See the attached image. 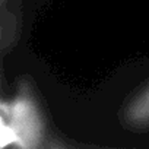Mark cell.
Wrapping results in <instances>:
<instances>
[{
    "instance_id": "obj_1",
    "label": "cell",
    "mask_w": 149,
    "mask_h": 149,
    "mask_svg": "<svg viewBox=\"0 0 149 149\" xmlns=\"http://www.w3.org/2000/svg\"><path fill=\"white\" fill-rule=\"evenodd\" d=\"M44 137V123L34 100L21 91L0 102V140L2 148H37Z\"/></svg>"
},
{
    "instance_id": "obj_2",
    "label": "cell",
    "mask_w": 149,
    "mask_h": 149,
    "mask_svg": "<svg viewBox=\"0 0 149 149\" xmlns=\"http://www.w3.org/2000/svg\"><path fill=\"white\" fill-rule=\"evenodd\" d=\"M127 118L133 124H149V88L132 102V105L127 110Z\"/></svg>"
}]
</instances>
